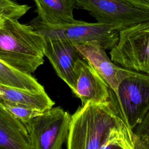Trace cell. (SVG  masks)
<instances>
[{
  "mask_svg": "<svg viewBox=\"0 0 149 149\" xmlns=\"http://www.w3.org/2000/svg\"><path fill=\"white\" fill-rule=\"evenodd\" d=\"M31 8L27 5L20 4L13 0H0V16L19 19Z\"/></svg>",
  "mask_w": 149,
  "mask_h": 149,
  "instance_id": "17",
  "label": "cell"
},
{
  "mask_svg": "<svg viewBox=\"0 0 149 149\" xmlns=\"http://www.w3.org/2000/svg\"><path fill=\"white\" fill-rule=\"evenodd\" d=\"M114 95L125 121L134 129L149 111V74L133 71L120 83Z\"/></svg>",
  "mask_w": 149,
  "mask_h": 149,
  "instance_id": "7",
  "label": "cell"
},
{
  "mask_svg": "<svg viewBox=\"0 0 149 149\" xmlns=\"http://www.w3.org/2000/svg\"><path fill=\"white\" fill-rule=\"evenodd\" d=\"M0 85L30 91L45 90L31 74L22 73L0 60Z\"/></svg>",
  "mask_w": 149,
  "mask_h": 149,
  "instance_id": "14",
  "label": "cell"
},
{
  "mask_svg": "<svg viewBox=\"0 0 149 149\" xmlns=\"http://www.w3.org/2000/svg\"><path fill=\"white\" fill-rule=\"evenodd\" d=\"M45 38L29 24L8 18L0 27V60L31 74L44 63Z\"/></svg>",
  "mask_w": 149,
  "mask_h": 149,
  "instance_id": "1",
  "label": "cell"
},
{
  "mask_svg": "<svg viewBox=\"0 0 149 149\" xmlns=\"http://www.w3.org/2000/svg\"><path fill=\"white\" fill-rule=\"evenodd\" d=\"M0 99L42 112L52 108L55 102L45 90L30 91L0 85Z\"/></svg>",
  "mask_w": 149,
  "mask_h": 149,
  "instance_id": "13",
  "label": "cell"
},
{
  "mask_svg": "<svg viewBox=\"0 0 149 149\" xmlns=\"http://www.w3.org/2000/svg\"><path fill=\"white\" fill-rule=\"evenodd\" d=\"M134 6L146 10H149V0H127Z\"/></svg>",
  "mask_w": 149,
  "mask_h": 149,
  "instance_id": "18",
  "label": "cell"
},
{
  "mask_svg": "<svg viewBox=\"0 0 149 149\" xmlns=\"http://www.w3.org/2000/svg\"><path fill=\"white\" fill-rule=\"evenodd\" d=\"M132 131L135 149H149V111Z\"/></svg>",
  "mask_w": 149,
  "mask_h": 149,
  "instance_id": "16",
  "label": "cell"
},
{
  "mask_svg": "<svg viewBox=\"0 0 149 149\" xmlns=\"http://www.w3.org/2000/svg\"><path fill=\"white\" fill-rule=\"evenodd\" d=\"M0 147L3 149H31L25 125L1 107Z\"/></svg>",
  "mask_w": 149,
  "mask_h": 149,
  "instance_id": "12",
  "label": "cell"
},
{
  "mask_svg": "<svg viewBox=\"0 0 149 149\" xmlns=\"http://www.w3.org/2000/svg\"><path fill=\"white\" fill-rule=\"evenodd\" d=\"M37 17L41 23L49 27H62L79 22L74 18L72 0H33Z\"/></svg>",
  "mask_w": 149,
  "mask_h": 149,
  "instance_id": "11",
  "label": "cell"
},
{
  "mask_svg": "<svg viewBox=\"0 0 149 149\" xmlns=\"http://www.w3.org/2000/svg\"><path fill=\"white\" fill-rule=\"evenodd\" d=\"M109 55L123 68L149 74V22L119 31L118 42Z\"/></svg>",
  "mask_w": 149,
  "mask_h": 149,
  "instance_id": "3",
  "label": "cell"
},
{
  "mask_svg": "<svg viewBox=\"0 0 149 149\" xmlns=\"http://www.w3.org/2000/svg\"><path fill=\"white\" fill-rule=\"evenodd\" d=\"M8 17H6L5 16H0V27L2 26V24L4 23V22H5L6 19H8Z\"/></svg>",
  "mask_w": 149,
  "mask_h": 149,
  "instance_id": "19",
  "label": "cell"
},
{
  "mask_svg": "<svg viewBox=\"0 0 149 149\" xmlns=\"http://www.w3.org/2000/svg\"><path fill=\"white\" fill-rule=\"evenodd\" d=\"M0 149H3V148H1V147H0Z\"/></svg>",
  "mask_w": 149,
  "mask_h": 149,
  "instance_id": "20",
  "label": "cell"
},
{
  "mask_svg": "<svg viewBox=\"0 0 149 149\" xmlns=\"http://www.w3.org/2000/svg\"><path fill=\"white\" fill-rule=\"evenodd\" d=\"M120 112L113 91L102 102H88L72 115L66 149H97L102 136Z\"/></svg>",
  "mask_w": 149,
  "mask_h": 149,
  "instance_id": "2",
  "label": "cell"
},
{
  "mask_svg": "<svg viewBox=\"0 0 149 149\" xmlns=\"http://www.w3.org/2000/svg\"><path fill=\"white\" fill-rule=\"evenodd\" d=\"M74 8L85 10L97 22L119 32L149 22V10L139 9L127 0H72Z\"/></svg>",
  "mask_w": 149,
  "mask_h": 149,
  "instance_id": "4",
  "label": "cell"
},
{
  "mask_svg": "<svg viewBox=\"0 0 149 149\" xmlns=\"http://www.w3.org/2000/svg\"><path fill=\"white\" fill-rule=\"evenodd\" d=\"M0 107L2 108L23 123H26L34 118L41 115L42 112L24 107L15 104L6 102L0 99Z\"/></svg>",
  "mask_w": 149,
  "mask_h": 149,
  "instance_id": "15",
  "label": "cell"
},
{
  "mask_svg": "<svg viewBox=\"0 0 149 149\" xmlns=\"http://www.w3.org/2000/svg\"><path fill=\"white\" fill-rule=\"evenodd\" d=\"M44 37L45 56L49 61L58 77L73 92L84 59L69 40L57 37Z\"/></svg>",
  "mask_w": 149,
  "mask_h": 149,
  "instance_id": "8",
  "label": "cell"
},
{
  "mask_svg": "<svg viewBox=\"0 0 149 149\" xmlns=\"http://www.w3.org/2000/svg\"><path fill=\"white\" fill-rule=\"evenodd\" d=\"M75 46L83 58L93 66L114 93L120 83L133 72L113 63L106 53V50L97 42Z\"/></svg>",
  "mask_w": 149,
  "mask_h": 149,
  "instance_id": "9",
  "label": "cell"
},
{
  "mask_svg": "<svg viewBox=\"0 0 149 149\" xmlns=\"http://www.w3.org/2000/svg\"><path fill=\"white\" fill-rule=\"evenodd\" d=\"M111 88L93 66L84 60L73 93L82 105L88 102H102L110 98Z\"/></svg>",
  "mask_w": 149,
  "mask_h": 149,
  "instance_id": "10",
  "label": "cell"
},
{
  "mask_svg": "<svg viewBox=\"0 0 149 149\" xmlns=\"http://www.w3.org/2000/svg\"><path fill=\"white\" fill-rule=\"evenodd\" d=\"M71 117L63 108L52 107L23 123L31 149H61L68 139Z\"/></svg>",
  "mask_w": 149,
  "mask_h": 149,
  "instance_id": "6",
  "label": "cell"
},
{
  "mask_svg": "<svg viewBox=\"0 0 149 149\" xmlns=\"http://www.w3.org/2000/svg\"><path fill=\"white\" fill-rule=\"evenodd\" d=\"M30 24L44 36L64 38L75 45L95 42L105 50H111L118 43L119 32L111 27L98 22L88 23L79 20L74 24L62 27H49L37 18Z\"/></svg>",
  "mask_w": 149,
  "mask_h": 149,
  "instance_id": "5",
  "label": "cell"
}]
</instances>
